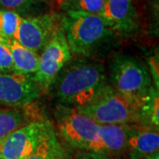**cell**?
<instances>
[{
    "label": "cell",
    "mask_w": 159,
    "mask_h": 159,
    "mask_svg": "<svg viewBox=\"0 0 159 159\" xmlns=\"http://www.w3.org/2000/svg\"><path fill=\"white\" fill-rule=\"evenodd\" d=\"M60 24L70 50L80 54L93 51L110 33L100 15L84 11L66 10Z\"/></svg>",
    "instance_id": "3"
},
{
    "label": "cell",
    "mask_w": 159,
    "mask_h": 159,
    "mask_svg": "<svg viewBox=\"0 0 159 159\" xmlns=\"http://www.w3.org/2000/svg\"><path fill=\"white\" fill-rule=\"evenodd\" d=\"M106 0H66L62 3L63 9L84 11L100 15Z\"/></svg>",
    "instance_id": "17"
},
{
    "label": "cell",
    "mask_w": 159,
    "mask_h": 159,
    "mask_svg": "<svg viewBox=\"0 0 159 159\" xmlns=\"http://www.w3.org/2000/svg\"><path fill=\"white\" fill-rule=\"evenodd\" d=\"M112 87L125 96L141 97L150 89V74L146 66L131 57L120 56L111 64Z\"/></svg>",
    "instance_id": "4"
},
{
    "label": "cell",
    "mask_w": 159,
    "mask_h": 159,
    "mask_svg": "<svg viewBox=\"0 0 159 159\" xmlns=\"http://www.w3.org/2000/svg\"><path fill=\"white\" fill-rule=\"evenodd\" d=\"M144 95L128 97L111 86L104 85L88 105L76 110L99 125L130 124L142 120V102Z\"/></svg>",
    "instance_id": "2"
},
{
    "label": "cell",
    "mask_w": 159,
    "mask_h": 159,
    "mask_svg": "<svg viewBox=\"0 0 159 159\" xmlns=\"http://www.w3.org/2000/svg\"><path fill=\"white\" fill-rule=\"evenodd\" d=\"M148 65H149V69L151 71V75L153 76L154 81L155 84L157 86V89H158L159 86V71H158V60H157V57H151L149 58L148 61Z\"/></svg>",
    "instance_id": "21"
},
{
    "label": "cell",
    "mask_w": 159,
    "mask_h": 159,
    "mask_svg": "<svg viewBox=\"0 0 159 159\" xmlns=\"http://www.w3.org/2000/svg\"><path fill=\"white\" fill-rule=\"evenodd\" d=\"M23 123V116L15 110L0 109V145Z\"/></svg>",
    "instance_id": "16"
},
{
    "label": "cell",
    "mask_w": 159,
    "mask_h": 159,
    "mask_svg": "<svg viewBox=\"0 0 159 159\" xmlns=\"http://www.w3.org/2000/svg\"><path fill=\"white\" fill-rule=\"evenodd\" d=\"M39 0H0V5L9 11H25L30 10Z\"/></svg>",
    "instance_id": "19"
},
{
    "label": "cell",
    "mask_w": 159,
    "mask_h": 159,
    "mask_svg": "<svg viewBox=\"0 0 159 159\" xmlns=\"http://www.w3.org/2000/svg\"><path fill=\"white\" fill-rule=\"evenodd\" d=\"M142 120H147L158 129L159 125V97L158 89L150 87L148 92L142 97Z\"/></svg>",
    "instance_id": "15"
},
{
    "label": "cell",
    "mask_w": 159,
    "mask_h": 159,
    "mask_svg": "<svg viewBox=\"0 0 159 159\" xmlns=\"http://www.w3.org/2000/svg\"><path fill=\"white\" fill-rule=\"evenodd\" d=\"M39 1H42V2H44V3H51L52 0H39Z\"/></svg>",
    "instance_id": "25"
},
{
    "label": "cell",
    "mask_w": 159,
    "mask_h": 159,
    "mask_svg": "<svg viewBox=\"0 0 159 159\" xmlns=\"http://www.w3.org/2000/svg\"><path fill=\"white\" fill-rule=\"evenodd\" d=\"M134 128L130 124L99 125L97 136L88 150L105 156L120 153L126 148V142Z\"/></svg>",
    "instance_id": "10"
},
{
    "label": "cell",
    "mask_w": 159,
    "mask_h": 159,
    "mask_svg": "<svg viewBox=\"0 0 159 159\" xmlns=\"http://www.w3.org/2000/svg\"><path fill=\"white\" fill-rule=\"evenodd\" d=\"M99 124L85 114L75 111L60 119L58 129L65 140L73 147L88 149L97 136Z\"/></svg>",
    "instance_id": "9"
},
{
    "label": "cell",
    "mask_w": 159,
    "mask_h": 159,
    "mask_svg": "<svg viewBox=\"0 0 159 159\" xmlns=\"http://www.w3.org/2000/svg\"><path fill=\"white\" fill-rule=\"evenodd\" d=\"M125 148L130 159H142L158 151V131L134 127L127 140Z\"/></svg>",
    "instance_id": "12"
},
{
    "label": "cell",
    "mask_w": 159,
    "mask_h": 159,
    "mask_svg": "<svg viewBox=\"0 0 159 159\" xmlns=\"http://www.w3.org/2000/svg\"><path fill=\"white\" fill-rule=\"evenodd\" d=\"M100 16L110 30L130 32L136 26L135 11L131 0H106Z\"/></svg>",
    "instance_id": "11"
},
{
    "label": "cell",
    "mask_w": 159,
    "mask_h": 159,
    "mask_svg": "<svg viewBox=\"0 0 159 159\" xmlns=\"http://www.w3.org/2000/svg\"><path fill=\"white\" fill-rule=\"evenodd\" d=\"M57 3H58V5H59V6H61V5H62V3H64L66 0H57Z\"/></svg>",
    "instance_id": "24"
},
{
    "label": "cell",
    "mask_w": 159,
    "mask_h": 159,
    "mask_svg": "<svg viewBox=\"0 0 159 159\" xmlns=\"http://www.w3.org/2000/svg\"><path fill=\"white\" fill-rule=\"evenodd\" d=\"M1 42L11 53L14 72L21 74H35L40 57L34 51L21 45L14 39H2Z\"/></svg>",
    "instance_id": "13"
},
{
    "label": "cell",
    "mask_w": 159,
    "mask_h": 159,
    "mask_svg": "<svg viewBox=\"0 0 159 159\" xmlns=\"http://www.w3.org/2000/svg\"><path fill=\"white\" fill-rule=\"evenodd\" d=\"M49 124L32 122L18 128L0 145V159H25L38 146Z\"/></svg>",
    "instance_id": "7"
},
{
    "label": "cell",
    "mask_w": 159,
    "mask_h": 159,
    "mask_svg": "<svg viewBox=\"0 0 159 159\" xmlns=\"http://www.w3.org/2000/svg\"><path fill=\"white\" fill-rule=\"evenodd\" d=\"M143 159H159L158 151L149 154V155H148V156H146L145 157H143Z\"/></svg>",
    "instance_id": "23"
},
{
    "label": "cell",
    "mask_w": 159,
    "mask_h": 159,
    "mask_svg": "<svg viewBox=\"0 0 159 159\" xmlns=\"http://www.w3.org/2000/svg\"><path fill=\"white\" fill-rule=\"evenodd\" d=\"M0 70L13 71V63L9 50L4 45L0 38Z\"/></svg>",
    "instance_id": "20"
},
{
    "label": "cell",
    "mask_w": 159,
    "mask_h": 159,
    "mask_svg": "<svg viewBox=\"0 0 159 159\" xmlns=\"http://www.w3.org/2000/svg\"><path fill=\"white\" fill-rule=\"evenodd\" d=\"M40 86L34 75L14 72L0 74V102L10 105H22L39 96Z\"/></svg>",
    "instance_id": "8"
},
{
    "label": "cell",
    "mask_w": 159,
    "mask_h": 159,
    "mask_svg": "<svg viewBox=\"0 0 159 159\" xmlns=\"http://www.w3.org/2000/svg\"><path fill=\"white\" fill-rule=\"evenodd\" d=\"M60 19L53 14L21 18L13 39L31 51L37 52L48 43L52 35L61 28Z\"/></svg>",
    "instance_id": "6"
},
{
    "label": "cell",
    "mask_w": 159,
    "mask_h": 159,
    "mask_svg": "<svg viewBox=\"0 0 159 159\" xmlns=\"http://www.w3.org/2000/svg\"><path fill=\"white\" fill-rule=\"evenodd\" d=\"M104 82L102 65L87 61L76 62L65 71H60L53 81L58 100L75 109L88 105L105 85Z\"/></svg>",
    "instance_id": "1"
},
{
    "label": "cell",
    "mask_w": 159,
    "mask_h": 159,
    "mask_svg": "<svg viewBox=\"0 0 159 159\" xmlns=\"http://www.w3.org/2000/svg\"><path fill=\"white\" fill-rule=\"evenodd\" d=\"M71 58L69 48L62 28L52 35L40 56L39 65L34 78L41 87H49Z\"/></svg>",
    "instance_id": "5"
},
{
    "label": "cell",
    "mask_w": 159,
    "mask_h": 159,
    "mask_svg": "<svg viewBox=\"0 0 159 159\" xmlns=\"http://www.w3.org/2000/svg\"><path fill=\"white\" fill-rule=\"evenodd\" d=\"M1 13L0 37L2 39H13L22 17L18 12L12 11H1Z\"/></svg>",
    "instance_id": "18"
},
{
    "label": "cell",
    "mask_w": 159,
    "mask_h": 159,
    "mask_svg": "<svg viewBox=\"0 0 159 159\" xmlns=\"http://www.w3.org/2000/svg\"><path fill=\"white\" fill-rule=\"evenodd\" d=\"M81 159H109L107 156L105 155H101V154H97V153H93L89 154L85 157H83Z\"/></svg>",
    "instance_id": "22"
},
{
    "label": "cell",
    "mask_w": 159,
    "mask_h": 159,
    "mask_svg": "<svg viewBox=\"0 0 159 159\" xmlns=\"http://www.w3.org/2000/svg\"><path fill=\"white\" fill-rule=\"evenodd\" d=\"M62 156V148L53 129L48 125L38 146L25 159H61Z\"/></svg>",
    "instance_id": "14"
}]
</instances>
